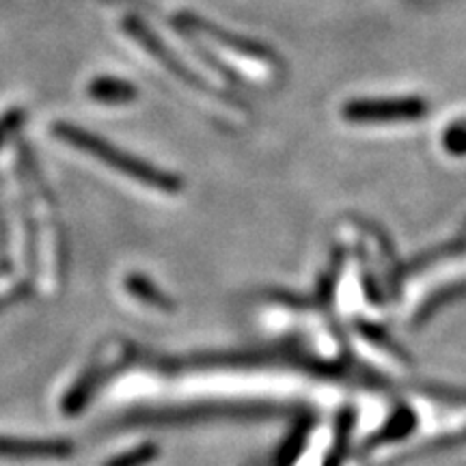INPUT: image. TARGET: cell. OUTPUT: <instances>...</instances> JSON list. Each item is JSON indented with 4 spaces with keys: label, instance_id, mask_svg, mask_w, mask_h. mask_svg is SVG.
Wrapping results in <instances>:
<instances>
[{
    "label": "cell",
    "instance_id": "obj_1",
    "mask_svg": "<svg viewBox=\"0 0 466 466\" xmlns=\"http://www.w3.org/2000/svg\"><path fill=\"white\" fill-rule=\"evenodd\" d=\"M52 134L56 141L69 145V147L83 151V154L91 156L102 165H106L113 171L126 175V177L134 179V182L147 186L158 192H167V195H177L182 190V179L177 175L162 171V168L149 165L141 158H134L127 151L115 147L106 138L97 137L85 127L69 124V121H56L52 126Z\"/></svg>",
    "mask_w": 466,
    "mask_h": 466
},
{
    "label": "cell",
    "instance_id": "obj_3",
    "mask_svg": "<svg viewBox=\"0 0 466 466\" xmlns=\"http://www.w3.org/2000/svg\"><path fill=\"white\" fill-rule=\"evenodd\" d=\"M86 96L102 106H126L137 100L141 93L130 80L116 78V76H97L86 86Z\"/></svg>",
    "mask_w": 466,
    "mask_h": 466
},
{
    "label": "cell",
    "instance_id": "obj_4",
    "mask_svg": "<svg viewBox=\"0 0 466 466\" xmlns=\"http://www.w3.org/2000/svg\"><path fill=\"white\" fill-rule=\"evenodd\" d=\"M26 116V108L22 106H11L0 115V147H3L15 132H20L22 127H25Z\"/></svg>",
    "mask_w": 466,
    "mask_h": 466
},
{
    "label": "cell",
    "instance_id": "obj_2",
    "mask_svg": "<svg viewBox=\"0 0 466 466\" xmlns=\"http://www.w3.org/2000/svg\"><path fill=\"white\" fill-rule=\"evenodd\" d=\"M121 28H124V33L132 39L134 44L141 46V48L147 52L154 61H158L160 66L167 69V72L177 76L184 85H190L195 91H201L208 96L209 86H206V83H203L199 76H197L188 66H186L182 58H179L177 55H173V52L168 50L165 44H162V39L158 37V35H154L149 31V26L145 25L141 17L138 15L124 17V20H121Z\"/></svg>",
    "mask_w": 466,
    "mask_h": 466
}]
</instances>
